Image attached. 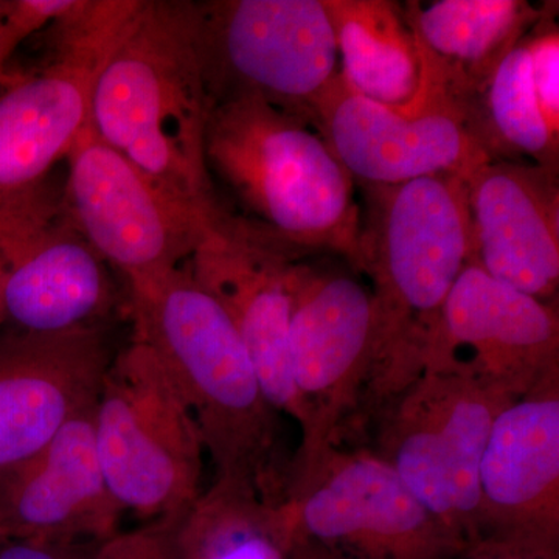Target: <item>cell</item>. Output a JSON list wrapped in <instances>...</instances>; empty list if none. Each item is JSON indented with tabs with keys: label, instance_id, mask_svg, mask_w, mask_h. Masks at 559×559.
Here are the masks:
<instances>
[{
	"label": "cell",
	"instance_id": "6da1fadb",
	"mask_svg": "<svg viewBox=\"0 0 559 559\" xmlns=\"http://www.w3.org/2000/svg\"><path fill=\"white\" fill-rule=\"evenodd\" d=\"M128 290L134 337L153 348L170 374L215 463V479L245 485L282 507L290 473L282 415L264 395L229 316L187 263Z\"/></svg>",
	"mask_w": 559,
	"mask_h": 559
},
{
	"label": "cell",
	"instance_id": "7a4b0ae2",
	"mask_svg": "<svg viewBox=\"0 0 559 559\" xmlns=\"http://www.w3.org/2000/svg\"><path fill=\"white\" fill-rule=\"evenodd\" d=\"M466 176L360 186L359 267L370 280L373 356L360 409L377 415L425 370L441 312L473 260Z\"/></svg>",
	"mask_w": 559,
	"mask_h": 559
},
{
	"label": "cell",
	"instance_id": "3957f363",
	"mask_svg": "<svg viewBox=\"0 0 559 559\" xmlns=\"http://www.w3.org/2000/svg\"><path fill=\"white\" fill-rule=\"evenodd\" d=\"M212 108L197 2L138 0L95 76L91 130L171 197L212 207Z\"/></svg>",
	"mask_w": 559,
	"mask_h": 559
},
{
	"label": "cell",
	"instance_id": "277c9868",
	"mask_svg": "<svg viewBox=\"0 0 559 559\" xmlns=\"http://www.w3.org/2000/svg\"><path fill=\"white\" fill-rule=\"evenodd\" d=\"M205 162L250 223L290 248L341 257L358 271L356 183L310 121L257 97L215 103Z\"/></svg>",
	"mask_w": 559,
	"mask_h": 559
},
{
	"label": "cell",
	"instance_id": "5b68a950",
	"mask_svg": "<svg viewBox=\"0 0 559 559\" xmlns=\"http://www.w3.org/2000/svg\"><path fill=\"white\" fill-rule=\"evenodd\" d=\"M103 476L124 511L146 520L182 516L200 499L202 441L170 374L146 342L110 360L95 404Z\"/></svg>",
	"mask_w": 559,
	"mask_h": 559
},
{
	"label": "cell",
	"instance_id": "8992f818",
	"mask_svg": "<svg viewBox=\"0 0 559 559\" xmlns=\"http://www.w3.org/2000/svg\"><path fill=\"white\" fill-rule=\"evenodd\" d=\"M513 400L454 367H428L374 415L377 448L463 549L477 540L479 469L495 419Z\"/></svg>",
	"mask_w": 559,
	"mask_h": 559
},
{
	"label": "cell",
	"instance_id": "52a82bcc",
	"mask_svg": "<svg viewBox=\"0 0 559 559\" xmlns=\"http://www.w3.org/2000/svg\"><path fill=\"white\" fill-rule=\"evenodd\" d=\"M294 544L341 559H457L465 551L370 448H326L290 469Z\"/></svg>",
	"mask_w": 559,
	"mask_h": 559
},
{
	"label": "cell",
	"instance_id": "ba28073f",
	"mask_svg": "<svg viewBox=\"0 0 559 559\" xmlns=\"http://www.w3.org/2000/svg\"><path fill=\"white\" fill-rule=\"evenodd\" d=\"M197 9L213 105L257 97L311 123L340 72L325 0H210Z\"/></svg>",
	"mask_w": 559,
	"mask_h": 559
},
{
	"label": "cell",
	"instance_id": "9c48e42d",
	"mask_svg": "<svg viewBox=\"0 0 559 559\" xmlns=\"http://www.w3.org/2000/svg\"><path fill=\"white\" fill-rule=\"evenodd\" d=\"M138 0H80L53 24L57 57L0 91V205L46 182L90 121L92 86Z\"/></svg>",
	"mask_w": 559,
	"mask_h": 559
},
{
	"label": "cell",
	"instance_id": "30bf717a",
	"mask_svg": "<svg viewBox=\"0 0 559 559\" xmlns=\"http://www.w3.org/2000/svg\"><path fill=\"white\" fill-rule=\"evenodd\" d=\"M64 207L73 226L106 264L145 285L190 260L212 207L171 197L127 157L106 145L90 124L68 157Z\"/></svg>",
	"mask_w": 559,
	"mask_h": 559
},
{
	"label": "cell",
	"instance_id": "8fae6325",
	"mask_svg": "<svg viewBox=\"0 0 559 559\" xmlns=\"http://www.w3.org/2000/svg\"><path fill=\"white\" fill-rule=\"evenodd\" d=\"M307 255L219 202L187 261L240 334L272 407L300 430L305 412L290 373L288 333L294 288Z\"/></svg>",
	"mask_w": 559,
	"mask_h": 559
},
{
	"label": "cell",
	"instance_id": "7c38bea8",
	"mask_svg": "<svg viewBox=\"0 0 559 559\" xmlns=\"http://www.w3.org/2000/svg\"><path fill=\"white\" fill-rule=\"evenodd\" d=\"M373 341L370 288L348 272L304 261L294 288L288 355L305 426L290 469L340 443L342 425L362 404Z\"/></svg>",
	"mask_w": 559,
	"mask_h": 559
},
{
	"label": "cell",
	"instance_id": "4fadbf2b",
	"mask_svg": "<svg viewBox=\"0 0 559 559\" xmlns=\"http://www.w3.org/2000/svg\"><path fill=\"white\" fill-rule=\"evenodd\" d=\"M7 329L64 333L102 326L116 305L106 263L46 182L0 205Z\"/></svg>",
	"mask_w": 559,
	"mask_h": 559
},
{
	"label": "cell",
	"instance_id": "5bb4252c",
	"mask_svg": "<svg viewBox=\"0 0 559 559\" xmlns=\"http://www.w3.org/2000/svg\"><path fill=\"white\" fill-rule=\"evenodd\" d=\"M311 123L359 186L468 175L491 160L468 112L425 76L417 105L400 112L348 90L337 72L314 103Z\"/></svg>",
	"mask_w": 559,
	"mask_h": 559
},
{
	"label": "cell",
	"instance_id": "9a60e30c",
	"mask_svg": "<svg viewBox=\"0 0 559 559\" xmlns=\"http://www.w3.org/2000/svg\"><path fill=\"white\" fill-rule=\"evenodd\" d=\"M428 367H454L521 399L559 373L558 304H544L469 263L444 304Z\"/></svg>",
	"mask_w": 559,
	"mask_h": 559
},
{
	"label": "cell",
	"instance_id": "2e32d148",
	"mask_svg": "<svg viewBox=\"0 0 559 559\" xmlns=\"http://www.w3.org/2000/svg\"><path fill=\"white\" fill-rule=\"evenodd\" d=\"M480 540L559 550V373L495 419L479 469Z\"/></svg>",
	"mask_w": 559,
	"mask_h": 559
},
{
	"label": "cell",
	"instance_id": "e0dca14e",
	"mask_svg": "<svg viewBox=\"0 0 559 559\" xmlns=\"http://www.w3.org/2000/svg\"><path fill=\"white\" fill-rule=\"evenodd\" d=\"M95 404L31 457L0 471V540L102 544L120 532L124 510L103 476Z\"/></svg>",
	"mask_w": 559,
	"mask_h": 559
},
{
	"label": "cell",
	"instance_id": "ac0fdd59",
	"mask_svg": "<svg viewBox=\"0 0 559 559\" xmlns=\"http://www.w3.org/2000/svg\"><path fill=\"white\" fill-rule=\"evenodd\" d=\"M105 326L0 329V471L31 457L94 404L114 359Z\"/></svg>",
	"mask_w": 559,
	"mask_h": 559
},
{
	"label": "cell",
	"instance_id": "d6986e66",
	"mask_svg": "<svg viewBox=\"0 0 559 559\" xmlns=\"http://www.w3.org/2000/svg\"><path fill=\"white\" fill-rule=\"evenodd\" d=\"M473 260L489 277L558 304V171L492 159L466 176Z\"/></svg>",
	"mask_w": 559,
	"mask_h": 559
},
{
	"label": "cell",
	"instance_id": "ffe728a7",
	"mask_svg": "<svg viewBox=\"0 0 559 559\" xmlns=\"http://www.w3.org/2000/svg\"><path fill=\"white\" fill-rule=\"evenodd\" d=\"M554 10V3L533 7L524 0L404 3L425 80L469 117L503 58Z\"/></svg>",
	"mask_w": 559,
	"mask_h": 559
},
{
	"label": "cell",
	"instance_id": "44dd1931",
	"mask_svg": "<svg viewBox=\"0 0 559 559\" xmlns=\"http://www.w3.org/2000/svg\"><path fill=\"white\" fill-rule=\"evenodd\" d=\"M348 90L400 112L423 91V62L404 5L389 0H325Z\"/></svg>",
	"mask_w": 559,
	"mask_h": 559
},
{
	"label": "cell",
	"instance_id": "7402d4cb",
	"mask_svg": "<svg viewBox=\"0 0 559 559\" xmlns=\"http://www.w3.org/2000/svg\"><path fill=\"white\" fill-rule=\"evenodd\" d=\"M288 511L245 485L215 479L173 525L170 559H290Z\"/></svg>",
	"mask_w": 559,
	"mask_h": 559
},
{
	"label": "cell",
	"instance_id": "603a6c76",
	"mask_svg": "<svg viewBox=\"0 0 559 559\" xmlns=\"http://www.w3.org/2000/svg\"><path fill=\"white\" fill-rule=\"evenodd\" d=\"M527 36L489 79L473 110L474 130L491 160L524 162L558 171L559 135L540 109Z\"/></svg>",
	"mask_w": 559,
	"mask_h": 559
},
{
	"label": "cell",
	"instance_id": "cb8c5ba5",
	"mask_svg": "<svg viewBox=\"0 0 559 559\" xmlns=\"http://www.w3.org/2000/svg\"><path fill=\"white\" fill-rule=\"evenodd\" d=\"M532 76L547 124L559 135V31L554 14L528 33Z\"/></svg>",
	"mask_w": 559,
	"mask_h": 559
},
{
	"label": "cell",
	"instance_id": "d4e9b609",
	"mask_svg": "<svg viewBox=\"0 0 559 559\" xmlns=\"http://www.w3.org/2000/svg\"><path fill=\"white\" fill-rule=\"evenodd\" d=\"M79 0H2L0 49L10 61L28 36L57 24L75 9Z\"/></svg>",
	"mask_w": 559,
	"mask_h": 559
},
{
	"label": "cell",
	"instance_id": "484cf974",
	"mask_svg": "<svg viewBox=\"0 0 559 559\" xmlns=\"http://www.w3.org/2000/svg\"><path fill=\"white\" fill-rule=\"evenodd\" d=\"M175 520L153 521L145 527L119 532L102 543L92 559H170Z\"/></svg>",
	"mask_w": 559,
	"mask_h": 559
},
{
	"label": "cell",
	"instance_id": "4316f807",
	"mask_svg": "<svg viewBox=\"0 0 559 559\" xmlns=\"http://www.w3.org/2000/svg\"><path fill=\"white\" fill-rule=\"evenodd\" d=\"M98 546L0 540V559H92Z\"/></svg>",
	"mask_w": 559,
	"mask_h": 559
},
{
	"label": "cell",
	"instance_id": "83f0119b",
	"mask_svg": "<svg viewBox=\"0 0 559 559\" xmlns=\"http://www.w3.org/2000/svg\"><path fill=\"white\" fill-rule=\"evenodd\" d=\"M460 559H559V550L533 549L500 540H480L465 549Z\"/></svg>",
	"mask_w": 559,
	"mask_h": 559
},
{
	"label": "cell",
	"instance_id": "f1b7e54d",
	"mask_svg": "<svg viewBox=\"0 0 559 559\" xmlns=\"http://www.w3.org/2000/svg\"><path fill=\"white\" fill-rule=\"evenodd\" d=\"M290 559H341L308 543H296L290 551Z\"/></svg>",
	"mask_w": 559,
	"mask_h": 559
},
{
	"label": "cell",
	"instance_id": "f546056e",
	"mask_svg": "<svg viewBox=\"0 0 559 559\" xmlns=\"http://www.w3.org/2000/svg\"><path fill=\"white\" fill-rule=\"evenodd\" d=\"M0 14H2V0H0ZM7 66H9V61L5 60L2 49H0V91H2L11 80H13L7 75Z\"/></svg>",
	"mask_w": 559,
	"mask_h": 559
},
{
	"label": "cell",
	"instance_id": "4dcf8cb0",
	"mask_svg": "<svg viewBox=\"0 0 559 559\" xmlns=\"http://www.w3.org/2000/svg\"><path fill=\"white\" fill-rule=\"evenodd\" d=\"M3 282H5V266L0 259V329L5 325V316H3Z\"/></svg>",
	"mask_w": 559,
	"mask_h": 559
}]
</instances>
